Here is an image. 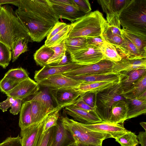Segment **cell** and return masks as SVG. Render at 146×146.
I'll use <instances>...</instances> for the list:
<instances>
[{
    "instance_id": "cell-1",
    "label": "cell",
    "mask_w": 146,
    "mask_h": 146,
    "mask_svg": "<svg viewBox=\"0 0 146 146\" xmlns=\"http://www.w3.org/2000/svg\"><path fill=\"white\" fill-rule=\"evenodd\" d=\"M15 13L32 41L40 42L48 35L60 17L48 0H19Z\"/></svg>"
},
{
    "instance_id": "cell-2",
    "label": "cell",
    "mask_w": 146,
    "mask_h": 146,
    "mask_svg": "<svg viewBox=\"0 0 146 146\" xmlns=\"http://www.w3.org/2000/svg\"><path fill=\"white\" fill-rule=\"evenodd\" d=\"M119 20L123 30L146 39V0H128Z\"/></svg>"
},
{
    "instance_id": "cell-3",
    "label": "cell",
    "mask_w": 146,
    "mask_h": 146,
    "mask_svg": "<svg viewBox=\"0 0 146 146\" xmlns=\"http://www.w3.org/2000/svg\"><path fill=\"white\" fill-rule=\"evenodd\" d=\"M30 37L12 7L7 4L0 6V42L12 51L19 38Z\"/></svg>"
},
{
    "instance_id": "cell-4",
    "label": "cell",
    "mask_w": 146,
    "mask_h": 146,
    "mask_svg": "<svg viewBox=\"0 0 146 146\" xmlns=\"http://www.w3.org/2000/svg\"><path fill=\"white\" fill-rule=\"evenodd\" d=\"M70 24L68 38L102 36L108 26L102 13L97 10L86 14Z\"/></svg>"
},
{
    "instance_id": "cell-5",
    "label": "cell",
    "mask_w": 146,
    "mask_h": 146,
    "mask_svg": "<svg viewBox=\"0 0 146 146\" xmlns=\"http://www.w3.org/2000/svg\"><path fill=\"white\" fill-rule=\"evenodd\" d=\"M60 121L78 145H98L102 144L105 139L112 138L108 133L91 130L85 126L83 123L66 116L62 117Z\"/></svg>"
},
{
    "instance_id": "cell-6",
    "label": "cell",
    "mask_w": 146,
    "mask_h": 146,
    "mask_svg": "<svg viewBox=\"0 0 146 146\" xmlns=\"http://www.w3.org/2000/svg\"><path fill=\"white\" fill-rule=\"evenodd\" d=\"M119 82L113 86L98 93L96 111L102 121L108 122L112 106L115 102L125 100L122 95Z\"/></svg>"
},
{
    "instance_id": "cell-7",
    "label": "cell",
    "mask_w": 146,
    "mask_h": 146,
    "mask_svg": "<svg viewBox=\"0 0 146 146\" xmlns=\"http://www.w3.org/2000/svg\"><path fill=\"white\" fill-rule=\"evenodd\" d=\"M128 0H98L103 12L106 15V21L110 26L121 29L119 16Z\"/></svg>"
},
{
    "instance_id": "cell-8",
    "label": "cell",
    "mask_w": 146,
    "mask_h": 146,
    "mask_svg": "<svg viewBox=\"0 0 146 146\" xmlns=\"http://www.w3.org/2000/svg\"><path fill=\"white\" fill-rule=\"evenodd\" d=\"M57 107L61 109L72 105L84 93L78 88H62L48 89Z\"/></svg>"
},
{
    "instance_id": "cell-9",
    "label": "cell",
    "mask_w": 146,
    "mask_h": 146,
    "mask_svg": "<svg viewBox=\"0 0 146 146\" xmlns=\"http://www.w3.org/2000/svg\"><path fill=\"white\" fill-rule=\"evenodd\" d=\"M70 54L72 62L82 65L94 64L105 58L99 48L91 45H87Z\"/></svg>"
},
{
    "instance_id": "cell-10",
    "label": "cell",
    "mask_w": 146,
    "mask_h": 146,
    "mask_svg": "<svg viewBox=\"0 0 146 146\" xmlns=\"http://www.w3.org/2000/svg\"><path fill=\"white\" fill-rule=\"evenodd\" d=\"M114 64V62L105 58L96 63L83 65L78 68L62 74L69 77L86 74L111 73H113L112 69Z\"/></svg>"
},
{
    "instance_id": "cell-11",
    "label": "cell",
    "mask_w": 146,
    "mask_h": 146,
    "mask_svg": "<svg viewBox=\"0 0 146 146\" xmlns=\"http://www.w3.org/2000/svg\"><path fill=\"white\" fill-rule=\"evenodd\" d=\"M40 86L29 77L18 83L5 94L14 99H24L34 95L39 90Z\"/></svg>"
},
{
    "instance_id": "cell-12",
    "label": "cell",
    "mask_w": 146,
    "mask_h": 146,
    "mask_svg": "<svg viewBox=\"0 0 146 146\" xmlns=\"http://www.w3.org/2000/svg\"><path fill=\"white\" fill-rule=\"evenodd\" d=\"M37 83L40 86L48 89L78 88L81 84L79 82L62 74L52 75Z\"/></svg>"
},
{
    "instance_id": "cell-13",
    "label": "cell",
    "mask_w": 146,
    "mask_h": 146,
    "mask_svg": "<svg viewBox=\"0 0 146 146\" xmlns=\"http://www.w3.org/2000/svg\"><path fill=\"white\" fill-rule=\"evenodd\" d=\"M82 65L73 62L62 66L47 65L40 70L35 71L34 78L38 83L52 75L63 74L78 68Z\"/></svg>"
},
{
    "instance_id": "cell-14",
    "label": "cell",
    "mask_w": 146,
    "mask_h": 146,
    "mask_svg": "<svg viewBox=\"0 0 146 146\" xmlns=\"http://www.w3.org/2000/svg\"><path fill=\"white\" fill-rule=\"evenodd\" d=\"M47 116L40 122L32 124L24 129L21 130L22 146H36L42 132L43 126Z\"/></svg>"
},
{
    "instance_id": "cell-15",
    "label": "cell",
    "mask_w": 146,
    "mask_h": 146,
    "mask_svg": "<svg viewBox=\"0 0 146 146\" xmlns=\"http://www.w3.org/2000/svg\"><path fill=\"white\" fill-rule=\"evenodd\" d=\"M65 113L72 117L74 120L87 124L96 123L102 122L96 112L87 111L71 106L65 107Z\"/></svg>"
},
{
    "instance_id": "cell-16",
    "label": "cell",
    "mask_w": 146,
    "mask_h": 146,
    "mask_svg": "<svg viewBox=\"0 0 146 146\" xmlns=\"http://www.w3.org/2000/svg\"><path fill=\"white\" fill-rule=\"evenodd\" d=\"M49 2L60 18L67 19L72 23L86 14L75 5Z\"/></svg>"
},
{
    "instance_id": "cell-17",
    "label": "cell",
    "mask_w": 146,
    "mask_h": 146,
    "mask_svg": "<svg viewBox=\"0 0 146 146\" xmlns=\"http://www.w3.org/2000/svg\"><path fill=\"white\" fill-rule=\"evenodd\" d=\"M83 124L91 130L108 133L115 139L123 135L127 130L123 123L113 124L102 121L92 124Z\"/></svg>"
},
{
    "instance_id": "cell-18",
    "label": "cell",
    "mask_w": 146,
    "mask_h": 146,
    "mask_svg": "<svg viewBox=\"0 0 146 146\" xmlns=\"http://www.w3.org/2000/svg\"><path fill=\"white\" fill-rule=\"evenodd\" d=\"M140 69H146V58L136 60L122 58L121 60L114 62L112 72L118 74L122 72Z\"/></svg>"
},
{
    "instance_id": "cell-19",
    "label": "cell",
    "mask_w": 146,
    "mask_h": 146,
    "mask_svg": "<svg viewBox=\"0 0 146 146\" xmlns=\"http://www.w3.org/2000/svg\"><path fill=\"white\" fill-rule=\"evenodd\" d=\"M68 77L79 82L81 84L101 81H119V74L114 73L105 74L82 75Z\"/></svg>"
},
{
    "instance_id": "cell-20",
    "label": "cell",
    "mask_w": 146,
    "mask_h": 146,
    "mask_svg": "<svg viewBox=\"0 0 146 146\" xmlns=\"http://www.w3.org/2000/svg\"><path fill=\"white\" fill-rule=\"evenodd\" d=\"M146 74V69H140L119 73V83L121 93L127 90L142 76Z\"/></svg>"
},
{
    "instance_id": "cell-21",
    "label": "cell",
    "mask_w": 146,
    "mask_h": 146,
    "mask_svg": "<svg viewBox=\"0 0 146 146\" xmlns=\"http://www.w3.org/2000/svg\"><path fill=\"white\" fill-rule=\"evenodd\" d=\"M128 107L126 100L118 101L113 104L108 123H123L127 120Z\"/></svg>"
},
{
    "instance_id": "cell-22",
    "label": "cell",
    "mask_w": 146,
    "mask_h": 146,
    "mask_svg": "<svg viewBox=\"0 0 146 146\" xmlns=\"http://www.w3.org/2000/svg\"><path fill=\"white\" fill-rule=\"evenodd\" d=\"M121 35L123 42L120 46L116 48L122 58L129 60L146 58L141 55L136 47L129 40L122 34Z\"/></svg>"
},
{
    "instance_id": "cell-23",
    "label": "cell",
    "mask_w": 146,
    "mask_h": 146,
    "mask_svg": "<svg viewBox=\"0 0 146 146\" xmlns=\"http://www.w3.org/2000/svg\"><path fill=\"white\" fill-rule=\"evenodd\" d=\"M33 101L39 102L49 111H54L61 109L57 106H54L53 100L48 91L47 90L38 91L34 95L24 99L22 101L23 103Z\"/></svg>"
},
{
    "instance_id": "cell-24",
    "label": "cell",
    "mask_w": 146,
    "mask_h": 146,
    "mask_svg": "<svg viewBox=\"0 0 146 146\" xmlns=\"http://www.w3.org/2000/svg\"><path fill=\"white\" fill-rule=\"evenodd\" d=\"M128 111L127 119L136 117L146 113V101L137 98L126 99Z\"/></svg>"
},
{
    "instance_id": "cell-25",
    "label": "cell",
    "mask_w": 146,
    "mask_h": 146,
    "mask_svg": "<svg viewBox=\"0 0 146 146\" xmlns=\"http://www.w3.org/2000/svg\"><path fill=\"white\" fill-rule=\"evenodd\" d=\"M146 91V74L134 83L128 89L121 94L126 99L138 98Z\"/></svg>"
},
{
    "instance_id": "cell-26",
    "label": "cell",
    "mask_w": 146,
    "mask_h": 146,
    "mask_svg": "<svg viewBox=\"0 0 146 146\" xmlns=\"http://www.w3.org/2000/svg\"><path fill=\"white\" fill-rule=\"evenodd\" d=\"M73 139H70V133L64 127L60 121L58 122L52 141L50 146H66Z\"/></svg>"
},
{
    "instance_id": "cell-27",
    "label": "cell",
    "mask_w": 146,
    "mask_h": 146,
    "mask_svg": "<svg viewBox=\"0 0 146 146\" xmlns=\"http://www.w3.org/2000/svg\"><path fill=\"white\" fill-rule=\"evenodd\" d=\"M19 113V124L21 130L26 129L33 124L31 104L29 102L23 103Z\"/></svg>"
},
{
    "instance_id": "cell-28",
    "label": "cell",
    "mask_w": 146,
    "mask_h": 146,
    "mask_svg": "<svg viewBox=\"0 0 146 146\" xmlns=\"http://www.w3.org/2000/svg\"><path fill=\"white\" fill-rule=\"evenodd\" d=\"M29 102L31 104L33 124L38 123L54 111H48L39 102L34 101Z\"/></svg>"
},
{
    "instance_id": "cell-29",
    "label": "cell",
    "mask_w": 146,
    "mask_h": 146,
    "mask_svg": "<svg viewBox=\"0 0 146 146\" xmlns=\"http://www.w3.org/2000/svg\"><path fill=\"white\" fill-rule=\"evenodd\" d=\"M118 81H101L81 84L79 89L82 92H92L98 93L117 84Z\"/></svg>"
},
{
    "instance_id": "cell-30",
    "label": "cell",
    "mask_w": 146,
    "mask_h": 146,
    "mask_svg": "<svg viewBox=\"0 0 146 146\" xmlns=\"http://www.w3.org/2000/svg\"><path fill=\"white\" fill-rule=\"evenodd\" d=\"M54 53V51L50 47L44 44L34 54V59L37 65L43 67L47 65V61Z\"/></svg>"
},
{
    "instance_id": "cell-31",
    "label": "cell",
    "mask_w": 146,
    "mask_h": 146,
    "mask_svg": "<svg viewBox=\"0 0 146 146\" xmlns=\"http://www.w3.org/2000/svg\"><path fill=\"white\" fill-rule=\"evenodd\" d=\"M121 34L137 48L141 55L146 58V39L121 29Z\"/></svg>"
},
{
    "instance_id": "cell-32",
    "label": "cell",
    "mask_w": 146,
    "mask_h": 146,
    "mask_svg": "<svg viewBox=\"0 0 146 146\" xmlns=\"http://www.w3.org/2000/svg\"><path fill=\"white\" fill-rule=\"evenodd\" d=\"M66 51L70 54L82 49L87 46L86 38H67L64 41Z\"/></svg>"
},
{
    "instance_id": "cell-33",
    "label": "cell",
    "mask_w": 146,
    "mask_h": 146,
    "mask_svg": "<svg viewBox=\"0 0 146 146\" xmlns=\"http://www.w3.org/2000/svg\"><path fill=\"white\" fill-rule=\"evenodd\" d=\"M32 41L30 37L18 38L15 42L12 50V62H15L22 53L28 51V43Z\"/></svg>"
},
{
    "instance_id": "cell-34",
    "label": "cell",
    "mask_w": 146,
    "mask_h": 146,
    "mask_svg": "<svg viewBox=\"0 0 146 146\" xmlns=\"http://www.w3.org/2000/svg\"><path fill=\"white\" fill-rule=\"evenodd\" d=\"M100 49L105 58L113 62H117L122 59L116 47L106 41Z\"/></svg>"
},
{
    "instance_id": "cell-35",
    "label": "cell",
    "mask_w": 146,
    "mask_h": 146,
    "mask_svg": "<svg viewBox=\"0 0 146 146\" xmlns=\"http://www.w3.org/2000/svg\"><path fill=\"white\" fill-rule=\"evenodd\" d=\"M71 29L70 24H68L61 31L50 39L48 40H46L44 44L49 47H51L60 44L68 38Z\"/></svg>"
},
{
    "instance_id": "cell-36",
    "label": "cell",
    "mask_w": 146,
    "mask_h": 146,
    "mask_svg": "<svg viewBox=\"0 0 146 146\" xmlns=\"http://www.w3.org/2000/svg\"><path fill=\"white\" fill-rule=\"evenodd\" d=\"M4 76L17 83L29 77L26 70L21 67L9 70Z\"/></svg>"
},
{
    "instance_id": "cell-37",
    "label": "cell",
    "mask_w": 146,
    "mask_h": 146,
    "mask_svg": "<svg viewBox=\"0 0 146 146\" xmlns=\"http://www.w3.org/2000/svg\"><path fill=\"white\" fill-rule=\"evenodd\" d=\"M115 139L121 146H137L139 144L137 135L127 130L123 135Z\"/></svg>"
},
{
    "instance_id": "cell-38",
    "label": "cell",
    "mask_w": 146,
    "mask_h": 146,
    "mask_svg": "<svg viewBox=\"0 0 146 146\" xmlns=\"http://www.w3.org/2000/svg\"><path fill=\"white\" fill-rule=\"evenodd\" d=\"M50 48L54 51V53L47 61V64L52 65L62 60L66 54V50L64 41Z\"/></svg>"
},
{
    "instance_id": "cell-39",
    "label": "cell",
    "mask_w": 146,
    "mask_h": 146,
    "mask_svg": "<svg viewBox=\"0 0 146 146\" xmlns=\"http://www.w3.org/2000/svg\"><path fill=\"white\" fill-rule=\"evenodd\" d=\"M12 58L11 50L6 45L0 42V66L6 68Z\"/></svg>"
},
{
    "instance_id": "cell-40",
    "label": "cell",
    "mask_w": 146,
    "mask_h": 146,
    "mask_svg": "<svg viewBox=\"0 0 146 146\" xmlns=\"http://www.w3.org/2000/svg\"><path fill=\"white\" fill-rule=\"evenodd\" d=\"M102 36L105 41L115 47L120 46L123 42L122 36L113 34L109 27L108 24L106 30Z\"/></svg>"
},
{
    "instance_id": "cell-41",
    "label": "cell",
    "mask_w": 146,
    "mask_h": 146,
    "mask_svg": "<svg viewBox=\"0 0 146 146\" xmlns=\"http://www.w3.org/2000/svg\"><path fill=\"white\" fill-rule=\"evenodd\" d=\"M55 130V126H54L45 132L42 131L36 146H50L53 139Z\"/></svg>"
},
{
    "instance_id": "cell-42",
    "label": "cell",
    "mask_w": 146,
    "mask_h": 146,
    "mask_svg": "<svg viewBox=\"0 0 146 146\" xmlns=\"http://www.w3.org/2000/svg\"><path fill=\"white\" fill-rule=\"evenodd\" d=\"M60 110H58L48 115L46 119L43 126V132H45L51 127L56 125Z\"/></svg>"
},
{
    "instance_id": "cell-43",
    "label": "cell",
    "mask_w": 146,
    "mask_h": 146,
    "mask_svg": "<svg viewBox=\"0 0 146 146\" xmlns=\"http://www.w3.org/2000/svg\"><path fill=\"white\" fill-rule=\"evenodd\" d=\"M97 93L92 92H84L81 97L84 102L91 107L96 109Z\"/></svg>"
},
{
    "instance_id": "cell-44",
    "label": "cell",
    "mask_w": 146,
    "mask_h": 146,
    "mask_svg": "<svg viewBox=\"0 0 146 146\" xmlns=\"http://www.w3.org/2000/svg\"><path fill=\"white\" fill-rule=\"evenodd\" d=\"M17 84L4 76L0 81V90L5 94L12 90Z\"/></svg>"
},
{
    "instance_id": "cell-45",
    "label": "cell",
    "mask_w": 146,
    "mask_h": 146,
    "mask_svg": "<svg viewBox=\"0 0 146 146\" xmlns=\"http://www.w3.org/2000/svg\"><path fill=\"white\" fill-rule=\"evenodd\" d=\"M0 146H22L21 137L19 135L15 137H8L0 143Z\"/></svg>"
},
{
    "instance_id": "cell-46",
    "label": "cell",
    "mask_w": 146,
    "mask_h": 146,
    "mask_svg": "<svg viewBox=\"0 0 146 146\" xmlns=\"http://www.w3.org/2000/svg\"><path fill=\"white\" fill-rule=\"evenodd\" d=\"M75 5L80 11L86 14L90 12L91 8L90 4L88 0H73Z\"/></svg>"
},
{
    "instance_id": "cell-47",
    "label": "cell",
    "mask_w": 146,
    "mask_h": 146,
    "mask_svg": "<svg viewBox=\"0 0 146 146\" xmlns=\"http://www.w3.org/2000/svg\"><path fill=\"white\" fill-rule=\"evenodd\" d=\"M81 96L76 100V102L71 106L79 108L89 112H96V109L91 107L86 104L82 100Z\"/></svg>"
},
{
    "instance_id": "cell-48",
    "label": "cell",
    "mask_w": 146,
    "mask_h": 146,
    "mask_svg": "<svg viewBox=\"0 0 146 146\" xmlns=\"http://www.w3.org/2000/svg\"><path fill=\"white\" fill-rule=\"evenodd\" d=\"M67 25L64 22L58 21L55 24L49 32L47 36L46 40L50 39L54 35L61 31Z\"/></svg>"
},
{
    "instance_id": "cell-49",
    "label": "cell",
    "mask_w": 146,
    "mask_h": 146,
    "mask_svg": "<svg viewBox=\"0 0 146 146\" xmlns=\"http://www.w3.org/2000/svg\"><path fill=\"white\" fill-rule=\"evenodd\" d=\"M86 38L87 45L94 46L99 48L105 41L101 36L88 37Z\"/></svg>"
},
{
    "instance_id": "cell-50",
    "label": "cell",
    "mask_w": 146,
    "mask_h": 146,
    "mask_svg": "<svg viewBox=\"0 0 146 146\" xmlns=\"http://www.w3.org/2000/svg\"><path fill=\"white\" fill-rule=\"evenodd\" d=\"M22 100L19 99H15V101L11 106L9 110L10 113L15 115L20 113L22 104Z\"/></svg>"
},
{
    "instance_id": "cell-51",
    "label": "cell",
    "mask_w": 146,
    "mask_h": 146,
    "mask_svg": "<svg viewBox=\"0 0 146 146\" xmlns=\"http://www.w3.org/2000/svg\"><path fill=\"white\" fill-rule=\"evenodd\" d=\"M7 96L5 100L0 103V109L3 112L7 111L15 101V99L11 97Z\"/></svg>"
},
{
    "instance_id": "cell-52",
    "label": "cell",
    "mask_w": 146,
    "mask_h": 146,
    "mask_svg": "<svg viewBox=\"0 0 146 146\" xmlns=\"http://www.w3.org/2000/svg\"><path fill=\"white\" fill-rule=\"evenodd\" d=\"M72 62L71 60L70 54L66 51L65 55L60 62L56 64L51 65L62 66L68 64Z\"/></svg>"
},
{
    "instance_id": "cell-53",
    "label": "cell",
    "mask_w": 146,
    "mask_h": 146,
    "mask_svg": "<svg viewBox=\"0 0 146 146\" xmlns=\"http://www.w3.org/2000/svg\"><path fill=\"white\" fill-rule=\"evenodd\" d=\"M137 138L141 146H146V131L140 132Z\"/></svg>"
},
{
    "instance_id": "cell-54",
    "label": "cell",
    "mask_w": 146,
    "mask_h": 146,
    "mask_svg": "<svg viewBox=\"0 0 146 146\" xmlns=\"http://www.w3.org/2000/svg\"><path fill=\"white\" fill-rule=\"evenodd\" d=\"M50 2L63 4H64L75 5L73 0H48Z\"/></svg>"
},
{
    "instance_id": "cell-55",
    "label": "cell",
    "mask_w": 146,
    "mask_h": 146,
    "mask_svg": "<svg viewBox=\"0 0 146 146\" xmlns=\"http://www.w3.org/2000/svg\"><path fill=\"white\" fill-rule=\"evenodd\" d=\"M108 26L113 34L118 35L120 36H122V35L120 31V30H120L117 27L110 26L108 25Z\"/></svg>"
},
{
    "instance_id": "cell-56",
    "label": "cell",
    "mask_w": 146,
    "mask_h": 146,
    "mask_svg": "<svg viewBox=\"0 0 146 146\" xmlns=\"http://www.w3.org/2000/svg\"><path fill=\"white\" fill-rule=\"evenodd\" d=\"M19 1V0H0V5L11 4L14 5Z\"/></svg>"
},
{
    "instance_id": "cell-57",
    "label": "cell",
    "mask_w": 146,
    "mask_h": 146,
    "mask_svg": "<svg viewBox=\"0 0 146 146\" xmlns=\"http://www.w3.org/2000/svg\"><path fill=\"white\" fill-rule=\"evenodd\" d=\"M137 98L141 100L146 101V91L143 92Z\"/></svg>"
},
{
    "instance_id": "cell-58",
    "label": "cell",
    "mask_w": 146,
    "mask_h": 146,
    "mask_svg": "<svg viewBox=\"0 0 146 146\" xmlns=\"http://www.w3.org/2000/svg\"><path fill=\"white\" fill-rule=\"evenodd\" d=\"M66 146H78L74 141L73 140L70 141Z\"/></svg>"
},
{
    "instance_id": "cell-59",
    "label": "cell",
    "mask_w": 146,
    "mask_h": 146,
    "mask_svg": "<svg viewBox=\"0 0 146 146\" xmlns=\"http://www.w3.org/2000/svg\"><path fill=\"white\" fill-rule=\"evenodd\" d=\"M140 124L144 128L145 131H146V123L144 122H142L140 123Z\"/></svg>"
},
{
    "instance_id": "cell-60",
    "label": "cell",
    "mask_w": 146,
    "mask_h": 146,
    "mask_svg": "<svg viewBox=\"0 0 146 146\" xmlns=\"http://www.w3.org/2000/svg\"><path fill=\"white\" fill-rule=\"evenodd\" d=\"M78 146H102V144L98 145H78Z\"/></svg>"
},
{
    "instance_id": "cell-61",
    "label": "cell",
    "mask_w": 146,
    "mask_h": 146,
    "mask_svg": "<svg viewBox=\"0 0 146 146\" xmlns=\"http://www.w3.org/2000/svg\"><path fill=\"white\" fill-rule=\"evenodd\" d=\"M1 5H0V6H1Z\"/></svg>"
}]
</instances>
